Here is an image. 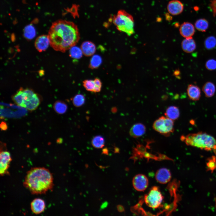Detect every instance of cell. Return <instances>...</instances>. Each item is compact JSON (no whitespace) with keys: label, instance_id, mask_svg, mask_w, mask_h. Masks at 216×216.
Wrapping results in <instances>:
<instances>
[{"label":"cell","instance_id":"cell-3","mask_svg":"<svg viewBox=\"0 0 216 216\" xmlns=\"http://www.w3.org/2000/svg\"><path fill=\"white\" fill-rule=\"evenodd\" d=\"M181 140L188 146L207 151L213 150L216 152V139L206 133L190 134L185 136H182Z\"/></svg>","mask_w":216,"mask_h":216},{"label":"cell","instance_id":"cell-23","mask_svg":"<svg viewBox=\"0 0 216 216\" xmlns=\"http://www.w3.org/2000/svg\"><path fill=\"white\" fill-rule=\"evenodd\" d=\"M209 24L207 20L204 18H201L197 20L195 23V28L198 31L205 32L208 29Z\"/></svg>","mask_w":216,"mask_h":216},{"label":"cell","instance_id":"cell-7","mask_svg":"<svg viewBox=\"0 0 216 216\" xmlns=\"http://www.w3.org/2000/svg\"><path fill=\"white\" fill-rule=\"evenodd\" d=\"M163 199V196L159 188L156 186L152 188L144 197L146 204L153 208H158L162 203Z\"/></svg>","mask_w":216,"mask_h":216},{"label":"cell","instance_id":"cell-16","mask_svg":"<svg viewBox=\"0 0 216 216\" xmlns=\"http://www.w3.org/2000/svg\"><path fill=\"white\" fill-rule=\"evenodd\" d=\"M187 92L189 98L192 100H198L201 97L200 89L195 85H189L187 88Z\"/></svg>","mask_w":216,"mask_h":216},{"label":"cell","instance_id":"cell-13","mask_svg":"<svg viewBox=\"0 0 216 216\" xmlns=\"http://www.w3.org/2000/svg\"><path fill=\"white\" fill-rule=\"evenodd\" d=\"M155 178L158 182L161 184H165L170 180L171 178V173L167 169L161 168L156 172Z\"/></svg>","mask_w":216,"mask_h":216},{"label":"cell","instance_id":"cell-5","mask_svg":"<svg viewBox=\"0 0 216 216\" xmlns=\"http://www.w3.org/2000/svg\"><path fill=\"white\" fill-rule=\"evenodd\" d=\"M113 23L119 31L130 36L134 33V20L132 16L123 10L113 16Z\"/></svg>","mask_w":216,"mask_h":216},{"label":"cell","instance_id":"cell-29","mask_svg":"<svg viewBox=\"0 0 216 216\" xmlns=\"http://www.w3.org/2000/svg\"><path fill=\"white\" fill-rule=\"evenodd\" d=\"M215 155L208 158L206 163L207 170L212 172L216 169V154Z\"/></svg>","mask_w":216,"mask_h":216},{"label":"cell","instance_id":"cell-33","mask_svg":"<svg viewBox=\"0 0 216 216\" xmlns=\"http://www.w3.org/2000/svg\"><path fill=\"white\" fill-rule=\"evenodd\" d=\"M209 7L214 16H216V0H212L211 1Z\"/></svg>","mask_w":216,"mask_h":216},{"label":"cell","instance_id":"cell-4","mask_svg":"<svg viewBox=\"0 0 216 216\" xmlns=\"http://www.w3.org/2000/svg\"><path fill=\"white\" fill-rule=\"evenodd\" d=\"M12 99L18 106L31 111L37 109L41 101L39 96L32 89L22 87L12 96Z\"/></svg>","mask_w":216,"mask_h":216},{"label":"cell","instance_id":"cell-34","mask_svg":"<svg viewBox=\"0 0 216 216\" xmlns=\"http://www.w3.org/2000/svg\"><path fill=\"white\" fill-rule=\"evenodd\" d=\"M0 127L2 130H6L8 128L7 123L4 121L1 122L0 125Z\"/></svg>","mask_w":216,"mask_h":216},{"label":"cell","instance_id":"cell-35","mask_svg":"<svg viewBox=\"0 0 216 216\" xmlns=\"http://www.w3.org/2000/svg\"><path fill=\"white\" fill-rule=\"evenodd\" d=\"M108 205V203L107 202H104L101 205L100 208L101 209H104L106 208Z\"/></svg>","mask_w":216,"mask_h":216},{"label":"cell","instance_id":"cell-20","mask_svg":"<svg viewBox=\"0 0 216 216\" xmlns=\"http://www.w3.org/2000/svg\"><path fill=\"white\" fill-rule=\"evenodd\" d=\"M202 90L206 97L211 98L215 94V86L212 82H207L203 86Z\"/></svg>","mask_w":216,"mask_h":216},{"label":"cell","instance_id":"cell-9","mask_svg":"<svg viewBox=\"0 0 216 216\" xmlns=\"http://www.w3.org/2000/svg\"><path fill=\"white\" fill-rule=\"evenodd\" d=\"M132 184L135 189L141 191L144 190L147 188L148 182L147 177L145 175L139 174L133 178Z\"/></svg>","mask_w":216,"mask_h":216},{"label":"cell","instance_id":"cell-19","mask_svg":"<svg viewBox=\"0 0 216 216\" xmlns=\"http://www.w3.org/2000/svg\"><path fill=\"white\" fill-rule=\"evenodd\" d=\"M165 114L167 118L172 120H176L179 117V110L177 107L171 106L167 109Z\"/></svg>","mask_w":216,"mask_h":216},{"label":"cell","instance_id":"cell-15","mask_svg":"<svg viewBox=\"0 0 216 216\" xmlns=\"http://www.w3.org/2000/svg\"><path fill=\"white\" fill-rule=\"evenodd\" d=\"M81 49L83 54L86 56H90L93 55L96 51V47L95 44L90 41L83 42L81 46Z\"/></svg>","mask_w":216,"mask_h":216},{"label":"cell","instance_id":"cell-30","mask_svg":"<svg viewBox=\"0 0 216 216\" xmlns=\"http://www.w3.org/2000/svg\"><path fill=\"white\" fill-rule=\"evenodd\" d=\"M82 83L87 91L94 92L95 85L94 80H86L83 81Z\"/></svg>","mask_w":216,"mask_h":216},{"label":"cell","instance_id":"cell-1","mask_svg":"<svg viewBox=\"0 0 216 216\" xmlns=\"http://www.w3.org/2000/svg\"><path fill=\"white\" fill-rule=\"evenodd\" d=\"M48 35L51 46L62 52L75 45L80 38L77 26L73 22L61 20L52 23Z\"/></svg>","mask_w":216,"mask_h":216},{"label":"cell","instance_id":"cell-28","mask_svg":"<svg viewBox=\"0 0 216 216\" xmlns=\"http://www.w3.org/2000/svg\"><path fill=\"white\" fill-rule=\"evenodd\" d=\"M204 45L205 48L209 50L214 48L216 46V38L214 36H210L205 40Z\"/></svg>","mask_w":216,"mask_h":216},{"label":"cell","instance_id":"cell-37","mask_svg":"<svg viewBox=\"0 0 216 216\" xmlns=\"http://www.w3.org/2000/svg\"><path fill=\"white\" fill-rule=\"evenodd\" d=\"M215 207H216V200L215 201Z\"/></svg>","mask_w":216,"mask_h":216},{"label":"cell","instance_id":"cell-17","mask_svg":"<svg viewBox=\"0 0 216 216\" xmlns=\"http://www.w3.org/2000/svg\"><path fill=\"white\" fill-rule=\"evenodd\" d=\"M182 47L183 50L188 53L193 52L196 49V45L192 37L185 38L182 43Z\"/></svg>","mask_w":216,"mask_h":216},{"label":"cell","instance_id":"cell-31","mask_svg":"<svg viewBox=\"0 0 216 216\" xmlns=\"http://www.w3.org/2000/svg\"><path fill=\"white\" fill-rule=\"evenodd\" d=\"M206 67L208 70H212L216 69V60L214 59L208 60L206 62Z\"/></svg>","mask_w":216,"mask_h":216},{"label":"cell","instance_id":"cell-36","mask_svg":"<svg viewBox=\"0 0 216 216\" xmlns=\"http://www.w3.org/2000/svg\"><path fill=\"white\" fill-rule=\"evenodd\" d=\"M102 153L104 154H108V150L107 148H104L103 150Z\"/></svg>","mask_w":216,"mask_h":216},{"label":"cell","instance_id":"cell-14","mask_svg":"<svg viewBox=\"0 0 216 216\" xmlns=\"http://www.w3.org/2000/svg\"><path fill=\"white\" fill-rule=\"evenodd\" d=\"M32 211L34 214H39L44 210L45 203L44 201L40 198H36L33 200L30 204Z\"/></svg>","mask_w":216,"mask_h":216},{"label":"cell","instance_id":"cell-10","mask_svg":"<svg viewBox=\"0 0 216 216\" xmlns=\"http://www.w3.org/2000/svg\"><path fill=\"white\" fill-rule=\"evenodd\" d=\"M184 5L180 1L172 0L170 1L167 5L168 12L172 15H177L181 14L184 9Z\"/></svg>","mask_w":216,"mask_h":216},{"label":"cell","instance_id":"cell-25","mask_svg":"<svg viewBox=\"0 0 216 216\" xmlns=\"http://www.w3.org/2000/svg\"><path fill=\"white\" fill-rule=\"evenodd\" d=\"M69 49V56L71 58L78 59L82 57L83 53L81 49L79 47L74 45Z\"/></svg>","mask_w":216,"mask_h":216},{"label":"cell","instance_id":"cell-12","mask_svg":"<svg viewBox=\"0 0 216 216\" xmlns=\"http://www.w3.org/2000/svg\"><path fill=\"white\" fill-rule=\"evenodd\" d=\"M179 30L181 35L185 38L192 37L195 32L194 25L188 22L183 23L181 25Z\"/></svg>","mask_w":216,"mask_h":216},{"label":"cell","instance_id":"cell-8","mask_svg":"<svg viewBox=\"0 0 216 216\" xmlns=\"http://www.w3.org/2000/svg\"><path fill=\"white\" fill-rule=\"evenodd\" d=\"M10 153L7 151H1L0 153V174L3 176L9 173L8 170L12 161Z\"/></svg>","mask_w":216,"mask_h":216},{"label":"cell","instance_id":"cell-27","mask_svg":"<svg viewBox=\"0 0 216 216\" xmlns=\"http://www.w3.org/2000/svg\"><path fill=\"white\" fill-rule=\"evenodd\" d=\"M85 101V98L84 96L80 94L76 95L72 99L73 104L76 107L81 106L84 104Z\"/></svg>","mask_w":216,"mask_h":216},{"label":"cell","instance_id":"cell-11","mask_svg":"<svg viewBox=\"0 0 216 216\" xmlns=\"http://www.w3.org/2000/svg\"><path fill=\"white\" fill-rule=\"evenodd\" d=\"M50 44L48 35H42L37 38L34 45L36 49L40 52L46 50Z\"/></svg>","mask_w":216,"mask_h":216},{"label":"cell","instance_id":"cell-24","mask_svg":"<svg viewBox=\"0 0 216 216\" xmlns=\"http://www.w3.org/2000/svg\"><path fill=\"white\" fill-rule=\"evenodd\" d=\"M36 34V30L34 26L31 24L27 26L24 28V37L28 40L34 38Z\"/></svg>","mask_w":216,"mask_h":216},{"label":"cell","instance_id":"cell-21","mask_svg":"<svg viewBox=\"0 0 216 216\" xmlns=\"http://www.w3.org/2000/svg\"><path fill=\"white\" fill-rule=\"evenodd\" d=\"M53 107L56 113L60 114L65 113L68 109L67 104L64 101L61 100L56 101L53 104Z\"/></svg>","mask_w":216,"mask_h":216},{"label":"cell","instance_id":"cell-6","mask_svg":"<svg viewBox=\"0 0 216 216\" xmlns=\"http://www.w3.org/2000/svg\"><path fill=\"white\" fill-rule=\"evenodd\" d=\"M153 127L161 134L168 136L174 131L173 121L166 116H162L154 122Z\"/></svg>","mask_w":216,"mask_h":216},{"label":"cell","instance_id":"cell-2","mask_svg":"<svg viewBox=\"0 0 216 216\" xmlns=\"http://www.w3.org/2000/svg\"><path fill=\"white\" fill-rule=\"evenodd\" d=\"M23 185L32 194H45L53 188L52 175L50 170L45 168H32L26 173Z\"/></svg>","mask_w":216,"mask_h":216},{"label":"cell","instance_id":"cell-18","mask_svg":"<svg viewBox=\"0 0 216 216\" xmlns=\"http://www.w3.org/2000/svg\"><path fill=\"white\" fill-rule=\"evenodd\" d=\"M146 127L142 124L138 123L133 125L130 131V135L135 138L142 136L145 133Z\"/></svg>","mask_w":216,"mask_h":216},{"label":"cell","instance_id":"cell-26","mask_svg":"<svg viewBox=\"0 0 216 216\" xmlns=\"http://www.w3.org/2000/svg\"><path fill=\"white\" fill-rule=\"evenodd\" d=\"M91 143L94 147L97 148H100L104 146L105 140L103 136L100 135H98L95 136L92 138Z\"/></svg>","mask_w":216,"mask_h":216},{"label":"cell","instance_id":"cell-32","mask_svg":"<svg viewBox=\"0 0 216 216\" xmlns=\"http://www.w3.org/2000/svg\"><path fill=\"white\" fill-rule=\"evenodd\" d=\"M94 80L95 85L94 92L96 93L100 92L102 86V83L100 80L98 78H96Z\"/></svg>","mask_w":216,"mask_h":216},{"label":"cell","instance_id":"cell-22","mask_svg":"<svg viewBox=\"0 0 216 216\" xmlns=\"http://www.w3.org/2000/svg\"><path fill=\"white\" fill-rule=\"evenodd\" d=\"M102 59L100 56L98 55H93L91 58L89 64V68L94 69L98 68L101 65Z\"/></svg>","mask_w":216,"mask_h":216}]
</instances>
